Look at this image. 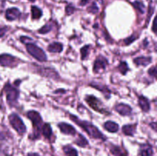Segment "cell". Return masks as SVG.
I'll return each instance as SVG.
<instances>
[{
  "instance_id": "obj_25",
  "label": "cell",
  "mask_w": 157,
  "mask_h": 156,
  "mask_svg": "<svg viewBox=\"0 0 157 156\" xmlns=\"http://www.w3.org/2000/svg\"><path fill=\"white\" fill-rule=\"evenodd\" d=\"M118 67H119L120 71H121V73H123V74H126L129 70L128 66H127V64L126 62H121Z\"/></svg>"
},
{
  "instance_id": "obj_8",
  "label": "cell",
  "mask_w": 157,
  "mask_h": 156,
  "mask_svg": "<svg viewBox=\"0 0 157 156\" xmlns=\"http://www.w3.org/2000/svg\"><path fill=\"white\" fill-rule=\"evenodd\" d=\"M108 64V61L104 57L100 56L96 59L94 64V73H99L101 70H105L106 67Z\"/></svg>"
},
{
  "instance_id": "obj_3",
  "label": "cell",
  "mask_w": 157,
  "mask_h": 156,
  "mask_svg": "<svg viewBox=\"0 0 157 156\" xmlns=\"http://www.w3.org/2000/svg\"><path fill=\"white\" fill-rule=\"evenodd\" d=\"M26 50L29 52L30 55H32L34 58L38 60V61H47V56L44 50L41 47H38L35 44L29 43L26 45Z\"/></svg>"
},
{
  "instance_id": "obj_18",
  "label": "cell",
  "mask_w": 157,
  "mask_h": 156,
  "mask_svg": "<svg viewBox=\"0 0 157 156\" xmlns=\"http://www.w3.org/2000/svg\"><path fill=\"white\" fill-rule=\"evenodd\" d=\"M41 132L46 139H50L52 136V129L51 125L48 123L44 124V125L41 127Z\"/></svg>"
},
{
  "instance_id": "obj_7",
  "label": "cell",
  "mask_w": 157,
  "mask_h": 156,
  "mask_svg": "<svg viewBox=\"0 0 157 156\" xmlns=\"http://www.w3.org/2000/svg\"><path fill=\"white\" fill-rule=\"evenodd\" d=\"M18 64V59L11 54H0V65L3 67H14Z\"/></svg>"
},
{
  "instance_id": "obj_14",
  "label": "cell",
  "mask_w": 157,
  "mask_h": 156,
  "mask_svg": "<svg viewBox=\"0 0 157 156\" xmlns=\"http://www.w3.org/2000/svg\"><path fill=\"white\" fill-rule=\"evenodd\" d=\"M138 102H139V106L144 112H148L150 109V104L148 99L144 96H139L138 99Z\"/></svg>"
},
{
  "instance_id": "obj_6",
  "label": "cell",
  "mask_w": 157,
  "mask_h": 156,
  "mask_svg": "<svg viewBox=\"0 0 157 156\" xmlns=\"http://www.w3.org/2000/svg\"><path fill=\"white\" fill-rule=\"evenodd\" d=\"M85 100L87 102V104L95 111L99 112L101 113H105V114L108 113L107 110H105V108L103 106L102 102L98 98L94 97V96H87V97L85 98Z\"/></svg>"
},
{
  "instance_id": "obj_9",
  "label": "cell",
  "mask_w": 157,
  "mask_h": 156,
  "mask_svg": "<svg viewBox=\"0 0 157 156\" xmlns=\"http://www.w3.org/2000/svg\"><path fill=\"white\" fill-rule=\"evenodd\" d=\"M58 125L61 132L64 134L72 135V136H75L76 134V129L72 125H69L66 122H60Z\"/></svg>"
},
{
  "instance_id": "obj_28",
  "label": "cell",
  "mask_w": 157,
  "mask_h": 156,
  "mask_svg": "<svg viewBox=\"0 0 157 156\" xmlns=\"http://www.w3.org/2000/svg\"><path fill=\"white\" fill-rule=\"evenodd\" d=\"M75 10V8L71 4H69L68 6H67V7H66L65 9L66 13H67V15H71L72 13H74Z\"/></svg>"
},
{
  "instance_id": "obj_32",
  "label": "cell",
  "mask_w": 157,
  "mask_h": 156,
  "mask_svg": "<svg viewBox=\"0 0 157 156\" xmlns=\"http://www.w3.org/2000/svg\"><path fill=\"white\" fill-rule=\"evenodd\" d=\"M7 30H8V27H4L0 28V38L4 36L5 34H6V32H7Z\"/></svg>"
},
{
  "instance_id": "obj_2",
  "label": "cell",
  "mask_w": 157,
  "mask_h": 156,
  "mask_svg": "<svg viewBox=\"0 0 157 156\" xmlns=\"http://www.w3.org/2000/svg\"><path fill=\"white\" fill-rule=\"evenodd\" d=\"M27 116L29 119L32 120V124L34 127L33 132V139H37L40 137V132H41V123H42V119L41 117V115L36 111H29L27 113Z\"/></svg>"
},
{
  "instance_id": "obj_30",
  "label": "cell",
  "mask_w": 157,
  "mask_h": 156,
  "mask_svg": "<svg viewBox=\"0 0 157 156\" xmlns=\"http://www.w3.org/2000/svg\"><path fill=\"white\" fill-rule=\"evenodd\" d=\"M88 10H89V12H92V13L95 14V13H97V12H98V10H99V9H98L97 5L95 4V3H93V4L91 5V6H90V7L88 9Z\"/></svg>"
},
{
  "instance_id": "obj_12",
  "label": "cell",
  "mask_w": 157,
  "mask_h": 156,
  "mask_svg": "<svg viewBox=\"0 0 157 156\" xmlns=\"http://www.w3.org/2000/svg\"><path fill=\"white\" fill-rule=\"evenodd\" d=\"M21 15V12L17 8H11L6 10V18L9 21H14Z\"/></svg>"
},
{
  "instance_id": "obj_36",
  "label": "cell",
  "mask_w": 157,
  "mask_h": 156,
  "mask_svg": "<svg viewBox=\"0 0 157 156\" xmlns=\"http://www.w3.org/2000/svg\"><path fill=\"white\" fill-rule=\"evenodd\" d=\"M28 156H40V155L38 154H37V153H29V154H28Z\"/></svg>"
},
{
  "instance_id": "obj_11",
  "label": "cell",
  "mask_w": 157,
  "mask_h": 156,
  "mask_svg": "<svg viewBox=\"0 0 157 156\" xmlns=\"http://www.w3.org/2000/svg\"><path fill=\"white\" fill-rule=\"evenodd\" d=\"M115 110L122 116H130L132 113L131 107L124 103H119L116 105Z\"/></svg>"
},
{
  "instance_id": "obj_17",
  "label": "cell",
  "mask_w": 157,
  "mask_h": 156,
  "mask_svg": "<svg viewBox=\"0 0 157 156\" xmlns=\"http://www.w3.org/2000/svg\"><path fill=\"white\" fill-rule=\"evenodd\" d=\"M104 128L106 130H107L110 132H117L119 130V125L114 122H111V121H107L104 123Z\"/></svg>"
},
{
  "instance_id": "obj_29",
  "label": "cell",
  "mask_w": 157,
  "mask_h": 156,
  "mask_svg": "<svg viewBox=\"0 0 157 156\" xmlns=\"http://www.w3.org/2000/svg\"><path fill=\"white\" fill-rule=\"evenodd\" d=\"M148 73L151 76H153V78H156V66H153V67L150 69L148 70Z\"/></svg>"
},
{
  "instance_id": "obj_26",
  "label": "cell",
  "mask_w": 157,
  "mask_h": 156,
  "mask_svg": "<svg viewBox=\"0 0 157 156\" xmlns=\"http://www.w3.org/2000/svg\"><path fill=\"white\" fill-rule=\"evenodd\" d=\"M81 59L85 60L89 54V46H85V47H82L81 50Z\"/></svg>"
},
{
  "instance_id": "obj_20",
  "label": "cell",
  "mask_w": 157,
  "mask_h": 156,
  "mask_svg": "<svg viewBox=\"0 0 157 156\" xmlns=\"http://www.w3.org/2000/svg\"><path fill=\"white\" fill-rule=\"evenodd\" d=\"M122 131L126 136H133L136 131V125H126L122 128Z\"/></svg>"
},
{
  "instance_id": "obj_37",
  "label": "cell",
  "mask_w": 157,
  "mask_h": 156,
  "mask_svg": "<svg viewBox=\"0 0 157 156\" xmlns=\"http://www.w3.org/2000/svg\"><path fill=\"white\" fill-rule=\"evenodd\" d=\"M29 1H30V2H35V0H29Z\"/></svg>"
},
{
  "instance_id": "obj_23",
  "label": "cell",
  "mask_w": 157,
  "mask_h": 156,
  "mask_svg": "<svg viewBox=\"0 0 157 156\" xmlns=\"http://www.w3.org/2000/svg\"><path fill=\"white\" fill-rule=\"evenodd\" d=\"M75 142L80 147H86L88 145V142H87V139L84 136H81V134L78 135V138L77 139V140H75Z\"/></svg>"
},
{
  "instance_id": "obj_22",
  "label": "cell",
  "mask_w": 157,
  "mask_h": 156,
  "mask_svg": "<svg viewBox=\"0 0 157 156\" xmlns=\"http://www.w3.org/2000/svg\"><path fill=\"white\" fill-rule=\"evenodd\" d=\"M42 15V11L37 6L32 7V16L33 19H38Z\"/></svg>"
},
{
  "instance_id": "obj_15",
  "label": "cell",
  "mask_w": 157,
  "mask_h": 156,
  "mask_svg": "<svg viewBox=\"0 0 157 156\" xmlns=\"http://www.w3.org/2000/svg\"><path fill=\"white\" fill-rule=\"evenodd\" d=\"M134 63L137 66H147L152 62V58L150 57H140V58H135Z\"/></svg>"
},
{
  "instance_id": "obj_10",
  "label": "cell",
  "mask_w": 157,
  "mask_h": 156,
  "mask_svg": "<svg viewBox=\"0 0 157 156\" xmlns=\"http://www.w3.org/2000/svg\"><path fill=\"white\" fill-rule=\"evenodd\" d=\"M38 71L40 72L41 75L48 76V77L53 78V79H58L59 77L57 72L53 69L48 68V67H38Z\"/></svg>"
},
{
  "instance_id": "obj_19",
  "label": "cell",
  "mask_w": 157,
  "mask_h": 156,
  "mask_svg": "<svg viewBox=\"0 0 157 156\" xmlns=\"http://www.w3.org/2000/svg\"><path fill=\"white\" fill-rule=\"evenodd\" d=\"M153 151L152 146L150 145H143L140 150V156H153Z\"/></svg>"
},
{
  "instance_id": "obj_5",
  "label": "cell",
  "mask_w": 157,
  "mask_h": 156,
  "mask_svg": "<svg viewBox=\"0 0 157 156\" xmlns=\"http://www.w3.org/2000/svg\"><path fill=\"white\" fill-rule=\"evenodd\" d=\"M4 90L6 92V99H7L8 103L11 106H13L14 105L16 104L18 96H19V92L16 88H15V87H12V85L9 84H6Z\"/></svg>"
},
{
  "instance_id": "obj_33",
  "label": "cell",
  "mask_w": 157,
  "mask_h": 156,
  "mask_svg": "<svg viewBox=\"0 0 157 156\" xmlns=\"http://www.w3.org/2000/svg\"><path fill=\"white\" fill-rule=\"evenodd\" d=\"M90 2V0H81V2H80L79 5L80 6H85V5H87V3Z\"/></svg>"
},
{
  "instance_id": "obj_13",
  "label": "cell",
  "mask_w": 157,
  "mask_h": 156,
  "mask_svg": "<svg viewBox=\"0 0 157 156\" xmlns=\"http://www.w3.org/2000/svg\"><path fill=\"white\" fill-rule=\"evenodd\" d=\"M110 150L114 156H128L127 151L118 145H112Z\"/></svg>"
},
{
  "instance_id": "obj_16",
  "label": "cell",
  "mask_w": 157,
  "mask_h": 156,
  "mask_svg": "<svg viewBox=\"0 0 157 156\" xmlns=\"http://www.w3.org/2000/svg\"><path fill=\"white\" fill-rule=\"evenodd\" d=\"M48 50L49 52H52V53H60V52L62 51L63 45L61 43L58 42L52 43L48 47Z\"/></svg>"
},
{
  "instance_id": "obj_1",
  "label": "cell",
  "mask_w": 157,
  "mask_h": 156,
  "mask_svg": "<svg viewBox=\"0 0 157 156\" xmlns=\"http://www.w3.org/2000/svg\"><path fill=\"white\" fill-rule=\"evenodd\" d=\"M70 118L74 122H75L77 125L81 127L90 137L94 138V139H101L103 141L106 140V137L102 134V132L96 126L92 125L91 123H90L88 122H86V121L80 120L78 117H76L74 115H70Z\"/></svg>"
},
{
  "instance_id": "obj_27",
  "label": "cell",
  "mask_w": 157,
  "mask_h": 156,
  "mask_svg": "<svg viewBox=\"0 0 157 156\" xmlns=\"http://www.w3.org/2000/svg\"><path fill=\"white\" fill-rule=\"evenodd\" d=\"M52 29V24H46L45 25L43 26V27L41 28L40 29L38 32H39V33H41V34H46V33H48V32H50Z\"/></svg>"
},
{
  "instance_id": "obj_21",
  "label": "cell",
  "mask_w": 157,
  "mask_h": 156,
  "mask_svg": "<svg viewBox=\"0 0 157 156\" xmlns=\"http://www.w3.org/2000/svg\"><path fill=\"white\" fill-rule=\"evenodd\" d=\"M63 151L66 156H78V153L75 148L71 145H65L63 147Z\"/></svg>"
},
{
  "instance_id": "obj_35",
  "label": "cell",
  "mask_w": 157,
  "mask_h": 156,
  "mask_svg": "<svg viewBox=\"0 0 157 156\" xmlns=\"http://www.w3.org/2000/svg\"><path fill=\"white\" fill-rule=\"evenodd\" d=\"M153 31L154 33H156V18L153 20Z\"/></svg>"
},
{
  "instance_id": "obj_34",
  "label": "cell",
  "mask_w": 157,
  "mask_h": 156,
  "mask_svg": "<svg viewBox=\"0 0 157 156\" xmlns=\"http://www.w3.org/2000/svg\"><path fill=\"white\" fill-rule=\"evenodd\" d=\"M5 139H6V136L4 135V133L0 131V140H5Z\"/></svg>"
},
{
  "instance_id": "obj_24",
  "label": "cell",
  "mask_w": 157,
  "mask_h": 156,
  "mask_svg": "<svg viewBox=\"0 0 157 156\" xmlns=\"http://www.w3.org/2000/svg\"><path fill=\"white\" fill-rule=\"evenodd\" d=\"M133 6H134V8L136 9H137L140 13L144 14L145 12V6L141 2L139 1H136L133 3Z\"/></svg>"
},
{
  "instance_id": "obj_31",
  "label": "cell",
  "mask_w": 157,
  "mask_h": 156,
  "mask_svg": "<svg viewBox=\"0 0 157 156\" xmlns=\"http://www.w3.org/2000/svg\"><path fill=\"white\" fill-rule=\"evenodd\" d=\"M136 39V37H134L133 35V36H130V38H127V39L125 40V44H130V43H132L133 41H135Z\"/></svg>"
},
{
  "instance_id": "obj_4",
  "label": "cell",
  "mask_w": 157,
  "mask_h": 156,
  "mask_svg": "<svg viewBox=\"0 0 157 156\" xmlns=\"http://www.w3.org/2000/svg\"><path fill=\"white\" fill-rule=\"evenodd\" d=\"M9 122L12 128L19 135H23L26 132V127L21 118L15 113H12L9 117Z\"/></svg>"
}]
</instances>
